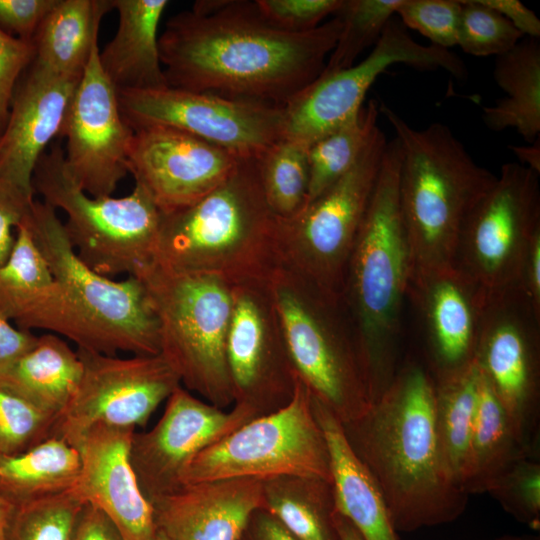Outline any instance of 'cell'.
Returning a JSON list of instances; mask_svg holds the SVG:
<instances>
[{
  "instance_id": "1",
  "label": "cell",
  "mask_w": 540,
  "mask_h": 540,
  "mask_svg": "<svg viewBox=\"0 0 540 540\" xmlns=\"http://www.w3.org/2000/svg\"><path fill=\"white\" fill-rule=\"evenodd\" d=\"M338 15L306 32L268 23L255 1H198L158 39L168 87L284 106L315 81L341 31Z\"/></svg>"
},
{
  "instance_id": "2",
  "label": "cell",
  "mask_w": 540,
  "mask_h": 540,
  "mask_svg": "<svg viewBox=\"0 0 540 540\" xmlns=\"http://www.w3.org/2000/svg\"><path fill=\"white\" fill-rule=\"evenodd\" d=\"M346 439L377 483L396 532L447 524L468 496L455 481L437 431L428 367L399 366L361 417L342 423Z\"/></svg>"
},
{
  "instance_id": "3",
  "label": "cell",
  "mask_w": 540,
  "mask_h": 540,
  "mask_svg": "<svg viewBox=\"0 0 540 540\" xmlns=\"http://www.w3.org/2000/svg\"><path fill=\"white\" fill-rule=\"evenodd\" d=\"M401 150L388 141L346 269L341 299L357 338L372 403L399 366L402 309L413 259L399 204Z\"/></svg>"
},
{
  "instance_id": "4",
  "label": "cell",
  "mask_w": 540,
  "mask_h": 540,
  "mask_svg": "<svg viewBox=\"0 0 540 540\" xmlns=\"http://www.w3.org/2000/svg\"><path fill=\"white\" fill-rule=\"evenodd\" d=\"M259 158L196 203L162 213L155 264L176 273L217 276L232 286L267 280L279 266V218L262 189Z\"/></svg>"
},
{
  "instance_id": "5",
  "label": "cell",
  "mask_w": 540,
  "mask_h": 540,
  "mask_svg": "<svg viewBox=\"0 0 540 540\" xmlns=\"http://www.w3.org/2000/svg\"><path fill=\"white\" fill-rule=\"evenodd\" d=\"M379 111L400 145L399 204L413 269L452 265L466 217L497 176L443 123L415 129L385 104Z\"/></svg>"
},
{
  "instance_id": "6",
  "label": "cell",
  "mask_w": 540,
  "mask_h": 540,
  "mask_svg": "<svg viewBox=\"0 0 540 540\" xmlns=\"http://www.w3.org/2000/svg\"><path fill=\"white\" fill-rule=\"evenodd\" d=\"M26 223L58 286L50 333L108 355L160 353L158 320L139 278L114 280L87 266L57 211L43 201L34 199Z\"/></svg>"
},
{
  "instance_id": "7",
  "label": "cell",
  "mask_w": 540,
  "mask_h": 540,
  "mask_svg": "<svg viewBox=\"0 0 540 540\" xmlns=\"http://www.w3.org/2000/svg\"><path fill=\"white\" fill-rule=\"evenodd\" d=\"M268 285L297 377L341 423L372 405L357 338L341 298L278 266Z\"/></svg>"
},
{
  "instance_id": "8",
  "label": "cell",
  "mask_w": 540,
  "mask_h": 540,
  "mask_svg": "<svg viewBox=\"0 0 540 540\" xmlns=\"http://www.w3.org/2000/svg\"><path fill=\"white\" fill-rule=\"evenodd\" d=\"M32 187L64 213L66 235L92 270L109 278L137 277L155 263L162 212L141 185L123 197H93L72 176L56 143L38 160Z\"/></svg>"
},
{
  "instance_id": "9",
  "label": "cell",
  "mask_w": 540,
  "mask_h": 540,
  "mask_svg": "<svg viewBox=\"0 0 540 540\" xmlns=\"http://www.w3.org/2000/svg\"><path fill=\"white\" fill-rule=\"evenodd\" d=\"M137 278L158 320L159 354L181 385L221 409L233 404L226 358L233 286L217 276L171 272L155 263Z\"/></svg>"
},
{
  "instance_id": "10",
  "label": "cell",
  "mask_w": 540,
  "mask_h": 540,
  "mask_svg": "<svg viewBox=\"0 0 540 540\" xmlns=\"http://www.w3.org/2000/svg\"><path fill=\"white\" fill-rule=\"evenodd\" d=\"M374 131L355 164L295 217L279 219V266L341 298L348 261L387 146Z\"/></svg>"
},
{
  "instance_id": "11",
  "label": "cell",
  "mask_w": 540,
  "mask_h": 540,
  "mask_svg": "<svg viewBox=\"0 0 540 540\" xmlns=\"http://www.w3.org/2000/svg\"><path fill=\"white\" fill-rule=\"evenodd\" d=\"M285 475L319 477L332 483L327 442L311 393L298 377L293 398L285 407L251 420L197 454L184 473L183 485L229 478L262 481Z\"/></svg>"
},
{
  "instance_id": "12",
  "label": "cell",
  "mask_w": 540,
  "mask_h": 540,
  "mask_svg": "<svg viewBox=\"0 0 540 540\" xmlns=\"http://www.w3.org/2000/svg\"><path fill=\"white\" fill-rule=\"evenodd\" d=\"M540 231L539 173L503 164L461 228L452 265L487 294L521 287L523 267Z\"/></svg>"
},
{
  "instance_id": "13",
  "label": "cell",
  "mask_w": 540,
  "mask_h": 540,
  "mask_svg": "<svg viewBox=\"0 0 540 540\" xmlns=\"http://www.w3.org/2000/svg\"><path fill=\"white\" fill-rule=\"evenodd\" d=\"M395 64L422 71L443 69L460 80L467 76L466 65L458 55L416 42L408 29L392 18L364 60L346 69L321 73L283 106V139L309 147L356 117L371 85Z\"/></svg>"
},
{
  "instance_id": "14",
  "label": "cell",
  "mask_w": 540,
  "mask_h": 540,
  "mask_svg": "<svg viewBox=\"0 0 540 540\" xmlns=\"http://www.w3.org/2000/svg\"><path fill=\"white\" fill-rule=\"evenodd\" d=\"M539 328L540 312L520 286L487 294L475 351L476 364L517 437L533 452L540 394Z\"/></svg>"
},
{
  "instance_id": "15",
  "label": "cell",
  "mask_w": 540,
  "mask_h": 540,
  "mask_svg": "<svg viewBox=\"0 0 540 540\" xmlns=\"http://www.w3.org/2000/svg\"><path fill=\"white\" fill-rule=\"evenodd\" d=\"M124 120L134 130L171 127L239 157H261L283 139V107L171 87L117 92Z\"/></svg>"
},
{
  "instance_id": "16",
  "label": "cell",
  "mask_w": 540,
  "mask_h": 540,
  "mask_svg": "<svg viewBox=\"0 0 540 540\" xmlns=\"http://www.w3.org/2000/svg\"><path fill=\"white\" fill-rule=\"evenodd\" d=\"M77 353L82 377L53 431V437L76 448L98 423L135 430L145 426L158 406L181 386L161 354L122 358L80 348Z\"/></svg>"
},
{
  "instance_id": "17",
  "label": "cell",
  "mask_w": 540,
  "mask_h": 540,
  "mask_svg": "<svg viewBox=\"0 0 540 540\" xmlns=\"http://www.w3.org/2000/svg\"><path fill=\"white\" fill-rule=\"evenodd\" d=\"M232 295L226 358L233 404L265 416L292 400L297 375L268 279L234 285Z\"/></svg>"
},
{
  "instance_id": "18",
  "label": "cell",
  "mask_w": 540,
  "mask_h": 540,
  "mask_svg": "<svg viewBox=\"0 0 540 540\" xmlns=\"http://www.w3.org/2000/svg\"><path fill=\"white\" fill-rule=\"evenodd\" d=\"M166 401L153 428L135 431L130 443V463L150 503L183 486L184 473L197 454L257 418L237 404L224 411L182 386Z\"/></svg>"
},
{
  "instance_id": "19",
  "label": "cell",
  "mask_w": 540,
  "mask_h": 540,
  "mask_svg": "<svg viewBox=\"0 0 540 540\" xmlns=\"http://www.w3.org/2000/svg\"><path fill=\"white\" fill-rule=\"evenodd\" d=\"M98 40L70 101L60 135L64 158L79 186L93 197L111 196L129 173L134 131L120 111L117 91L102 70Z\"/></svg>"
},
{
  "instance_id": "20",
  "label": "cell",
  "mask_w": 540,
  "mask_h": 540,
  "mask_svg": "<svg viewBox=\"0 0 540 540\" xmlns=\"http://www.w3.org/2000/svg\"><path fill=\"white\" fill-rule=\"evenodd\" d=\"M235 153L167 126L134 130L127 167L162 213L188 207L223 183L240 159Z\"/></svg>"
},
{
  "instance_id": "21",
  "label": "cell",
  "mask_w": 540,
  "mask_h": 540,
  "mask_svg": "<svg viewBox=\"0 0 540 540\" xmlns=\"http://www.w3.org/2000/svg\"><path fill=\"white\" fill-rule=\"evenodd\" d=\"M486 292L453 265L413 269L407 298L421 316L433 377L475 360Z\"/></svg>"
},
{
  "instance_id": "22",
  "label": "cell",
  "mask_w": 540,
  "mask_h": 540,
  "mask_svg": "<svg viewBox=\"0 0 540 540\" xmlns=\"http://www.w3.org/2000/svg\"><path fill=\"white\" fill-rule=\"evenodd\" d=\"M133 428L93 425L78 449L81 467L73 487L79 497L103 511L123 540H155L158 529L130 463Z\"/></svg>"
},
{
  "instance_id": "23",
  "label": "cell",
  "mask_w": 540,
  "mask_h": 540,
  "mask_svg": "<svg viewBox=\"0 0 540 540\" xmlns=\"http://www.w3.org/2000/svg\"><path fill=\"white\" fill-rule=\"evenodd\" d=\"M29 68L17 83L0 134V179L34 198V169L49 142L60 135L80 79L51 77Z\"/></svg>"
},
{
  "instance_id": "24",
  "label": "cell",
  "mask_w": 540,
  "mask_h": 540,
  "mask_svg": "<svg viewBox=\"0 0 540 540\" xmlns=\"http://www.w3.org/2000/svg\"><path fill=\"white\" fill-rule=\"evenodd\" d=\"M151 505L170 540H239L253 512L266 509L261 481L250 478L185 484Z\"/></svg>"
},
{
  "instance_id": "25",
  "label": "cell",
  "mask_w": 540,
  "mask_h": 540,
  "mask_svg": "<svg viewBox=\"0 0 540 540\" xmlns=\"http://www.w3.org/2000/svg\"><path fill=\"white\" fill-rule=\"evenodd\" d=\"M312 405L329 450L338 513L350 521L363 540H398L381 491L349 445L341 421L313 396Z\"/></svg>"
},
{
  "instance_id": "26",
  "label": "cell",
  "mask_w": 540,
  "mask_h": 540,
  "mask_svg": "<svg viewBox=\"0 0 540 540\" xmlns=\"http://www.w3.org/2000/svg\"><path fill=\"white\" fill-rule=\"evenodd\" d=\"M111 1L119 23L113 39L99 50L103 72L117 92L167 87L157 32L168 1Z\"/></svg>"
},
{
  "instance_id": "27",
  "label": "cell",
  "mask_w": 540,
  "mask_h": 540,
  "mask_svg": "<svg viewBox=\"0 0 540 540\" xmlns=\"http://www.w3.org/2000/svg\"><path fill=\"white\" fill-rule=\"evenodd\" d=\"M111 0H57L37 29L30 67L56 78L80 79Z\"/></svg>"
},
{
  "instance_id": "28",
  "label": "cell",
  "mask_w": 540,
  "mask_h": 540,
  "mask_svg": "<svg viewBox=\"0 0 540 540\" xmlns=\"http://www.w3.org/2000/svg\"><path fill=\"white\" fill-rule=\"evenodd\" d=\"M15 235L11 254L0 266V315L23 330L48 332L58 286L26 218L16 227Z\"/></svg>"
},
{
  "instance_id": "29",
  "label": "cell",
  "mask_w": 540,
  "mask_h": 540,
  "mask_svg": "<svg viewBox=\"0 0 540 540\" xmlns=\"http://www.w3.org/2000/svg\"><path fill=\"white\" fill-rule=\"evenodd\" d=\"M493 77L506 93L495 105L484 107L487 128L500 132L514 128L533 143L540 134V43L524 37L510 51L496 57Z\"/></svg>"
},
{
  "instance_id": "30",
  "label": "cell",
  "mask_w": 540,
  "mask_h": 540,
  "mask_svg": "<svg viewBox=\"0 0 540 540\" xmlns=\"http://www.w3.org/2000/svg\"><path fill=\"white\" fill-rule=\"evenodd\" d=\"M83 372L77 353L59 335L44 333L0 382L40 408L59 415L71 401Z\"/></svg>"
},
{
  "instance_id": "31",
  "label": "cell",
  "mask_w": 540,
  "mask_h": 540,
  "mask_svg": "<svg viewBox=\"0 0 540 540\" xmlns=\"http://www.w3.org/2000/svg\"><path fill=\"white\" fill-rule=\"evenodd\" d=\"M78 448L50 437L12 456H0V495L11 505L56 495L73 488L79 476Z\"/></svg>"
},
{
  "instance_id": "32",
  "label": "cell",
  "mask_w": 540,
  "mask_h": 540,
  "mask_svg": "<svg viewBox=\"0 0 540 540\" xmlns=\"http://www.w3.org/2000/svg\"><path fill=\"white\" fill-rule=\"evenodd\" d=\"M479 373L469 473L464 485L468 495L488 493L517 461L534 453L519 440L502 404L480 369Z\"/></svg>"
},
{
  "instance_id": "33",
  "label": "cell",
  "mask_w": 540,
  "mask_h": 540,
  "mask_svg": "<svg viewBox=\"0 0 540 540\" xmlns=\"http://www.w3.org/2000/svg\"><path fill=\"white\" fill-rule=\"evenodd\" d=\"M266 510L298 540H341L332 483L313 476L285 475L261 481Z\"/></svg>"
},
{
  "instance_id": "34",
  "label": "cell",
  "mask_w": 540,
  "mask_h": 540,
  "mask_svg": "<svg viewBox=\"0 0 540 540\" xmlns=\"http://www.w3.org/2000/svg\"><path fill=\"white\" fill-rule=\"evenodd\" d=\"M433 379L438 435L452 475L464 491L478 401L479 369L474 360L459 371Z\"/></svg>"
},
{
  "instance_id": "35",
  "label": "cell",
  "mask_w": 540,
  "mask_h": 540,
  "mask_svg": "<svg viewBox=\"0 0 540 540\" xmlns=\"http://www.w3.org/2000/svg\"><path fill=\"white\" fill-rule=\"evenodd\" d=\"M379 106L371 99L356 117L308 147L309 186L306 205L341 178L358 160L378 127Z\"/></svg>"
},
{
  "instance_id": "36",
  "label": "cell",
  "mask_w": 540,
  "mask_h": 540,
  "mask_svg": "<svg viewBox=\"0 0 540 540\" xmlns=\"http://www.w3.org/2000/svg\"><path fill=\"white\" fill-rule=\"evenodd\" d=\"M258 162L262 189L272 212L282 220L298 215L308 196V147L282 139Z\"/></svg>"
},
{
  "instance_id": "37",
  "label": "cell",
  "mask_w": 540,
  "mask_h": 540,
  "mask_svg": "<svg viewBox=\"0 0 540 540\" xmlns=\"http://www.w3.org/2000/svg\"><path fill=\"white\" fill-rule=\"evenodd\" d=\"M402 0H344L337 12L341 31L322 73L352 66L357 57L375 45Z\"/></svg>"
},
{
  "instance_id": "38",
  "label": "cell",
  "mask_w": 540,
  "mask_h": 540,
  "mask_svg": "<svg viewBox=\"0 0 540 540\" xmlns=\"http://www.w3.org/2000/svg\"><path fill=\"white\" fill-rule=\"evenodd\" d=\"M85 504L71 488L15 506L6 540H74Z\"/></svg>"
},
{
  "instance_id": "39",
  "label": "cell",
  "mask_w": 540,
  "mask_h": 540,
  "mask_svg": "<svg viewBox=\"0 0 540 540\" xmlns=\"http://www.w3.org/2000/svg\"><path fill=\"white\" fill-rule=\"evenodd\" d=\"M57 418L0 382V456L22 453L53 437Z\"/></svg>"
},
{
  "instance_id": "40",
  "label": "cell",
  "mask_w": 540,
  "mask_h": 540,
  "mask_svg": "<svg viewBox=\"0 0 540 540\" xmlns=\"http://www.w3.org/2000/svg\"><path fill=\"white\" fill-rule=\"evenodd\" d=\"M457 46L476 56H500L524 36L500 13L481 0H460Z\"/></svg>"
},
{
  "instance_id": "41",
  "label": "cell",
  "mask_w": 540,
  "mask_h": 540,
  "mask_svg": "<svg viewBox=\"0 0 540 540\" xmlns=\"http://www.w3.org/2000/svg\"><path fill=\"white\" fill-rule=\"evenodd\" d=\"M518 521L540 524V464L533 456L517 461L488 491Z\"/></svg>"
},
{
  "instance_id": "42",
  "label": "cell",
  "mask_w": 540,
  "mask_h": 540,
  "mask_svg": "<svg viewBox=\"0 0 540 540\" xmlns=\"http://www.w3.org/2000/svg\"><path fill=\"white\" fill-rule=\"evenodd\" d=\"M460 0H402L396 10L405 28L418 31L432 45H457Z\"/></svg>"
},
{
  "instance_id": "43",
  "label": "cell",
  "mask_w": 540,
  "mask_h": 540,
  "mask_svg": "<svg viewBox=\"0 0 540 540\" xmlns=\"http://www.w3.org/2000/svg\"><path fill=\"white\" fill-rule=\"evenodd\" d=\"M344 0H256L261 16L271 25L288 32H306L337 14Z\"/></svg>"
},
{
  "instance_id": "44",
  "label": "cell",
  "mask_w": 540,
  "mask_h": 540,
  "mask_svg": "<svg viewBox=\"0 0 540 540\" xmlns=\"http://www.w3.org/2000/svg\"><path fill=\"white\" fill-rule=\"evenodd\" d=\"M33 58L32 41L12 36L0 28V134L6 125L20 76L24 74Z\"/></svg>"
},
{
  "instance_id": "45",
  "label": "cell",
  "mask_w": 540,
  "mask_h": 540,
  "mask_svg": "<svg viewBox=\"0 0 540 540\" xmlns=\"http://www.w3.org/2000/svg\"><path fill=\"white\" fill-rule=\"evenodd\" d=\"M57 0H0V28L32 41L40 24Z\"/></svg>"
},
{
  "instance_id": "46",
  "label": "cell",
  "mask_w": 540,
  "mask_h": 540,
  "mask_svg": "<svg viewBox=\"0 0 540 540\" xmlns=\"http://www.w3.org/2000/svg\"><path fill=\"white\" fill-rule=\"evenodd\" d=\"M34 198L0 179V266L9 258L16 235L13 229L27 217Z\"/></svg>"
},
{
  "instance_id": "47",
  "label": "cell",
  "mask_w": 540,
  "mask_h": 540,
  "mask_svg": "<svg viewBox=\"0 0 540 540\" xmlns=\"http://www.w3.org/2000/svg\"><path fill=\"white\" fill-rule=\"evenodd\" d=\"M37 337L32 331L14 327L0 315V377L33 347Z\"/></svg>"
},
{
  "instance_id": "48",
  "label": "cell",
  "mask_w": 540,
  "mask_h": 540,
  "mask_svg": "<svg viewBox=\"0 0 540 540\" xmlns=\"http://www.w3.org/2000/svg\"><path fill=\"white\" fill-rule=\"evenodd\" d=\"M74 540H123L111 519L97 507L86 503Z\"/></svg>"
},
{
  "instance_id": "49",
  "label": "cell",
  "mask_w": 540,
  "mask_h": 540,
  "mask_svg": "<svg viewBox=\"0 0 540 540\" xmlns=\"http://www.w3.org/2000/svg\"><path fill=\"white\" fill-rule=\"evenodd\" d=\"M506 18L524 37L539 38L540 19L518 0H481Z\"/></svg>"
},
{
  "instance_id": "50",
  "label": "cell",
  "mask_w": 540,
  "mask_h": 540,
  "mask_svg": "<svg viewBox=\"0 0 540 540\" xmlns=\"http://www.w3.org/2000/svg\"><path fill=\"white\" fill-rule=\"evenodd\" d=\"M239 540H298L268 510L257 509L251 515Z\"/></svg>"
},
{
  "instance_id": "51",
  "label": "cell",
  "mask_w": 540,
  "mask_h": 540,
  "mask_svg": "<svg viewBox=\"0 0 540 540\" xmlns=\"http://www.w3.org/2000/svg\"><path fill=\"white\" fill-rule=\"evenodd\" d=\"M521 288L535 309L540 312V231L534 235L528 249L523 267Z\"/></svg>"
},
{
  "instance_id": "52",
  "label": "cell",
  "mask_w": 540,
  "mask_h": 540,
  "mask_svg": "<svg viewBox=\"0 0 540 540\" xmlns=\"http://www.w3.org/2000/svg\"><path fill=\"white\" fill-rule=\"evenodd\" d=\"M520 160V164L540 174V141L536 139L532 146H510Z\"/></svg>"
},
{
  "instance_id": "53",
  "label": "cell",
  "mask_w": 540,
  "mask_h": 540,
  "mask_svg": "<svg viewBox=\"0 0 540 540\" xmlns=\"http://www.w3.org/2000/svg\"><path fill=\"white\" fill-rule=\"evenodd\" d=\"M335 524L341 540H363L350 521L338 511L335 514Z\"/></svg>"
},
{
  "instance_id": "54",
  "label": "cell",
  "mask_w": 540,
  "mask_h": 540,
  "mask_svg": "<svg viewBox=\"0 0 540 540\" xmlns=\"http://www.w3.org/2000/svg\"><path fill=\"white\" fill-rule=\"evenodd\" d=\"M13 510L14 506L0 495V540H6L7 530Z\"/></svg>"
},
{
  "instance_id": "55",
  "label": "cell",
  "mask_w": 540,
  "mask_h": 540,
  "mask_svg": "<svg viewBox=\"0 0 540 540\" xmlns=\"http://www.w3.org/2000/svg\"><path fill=\"white\" fill-rule=\"evenodd\" d=\"M497 540H530V539H527V538H522V537H516V536H505V537H501Z\"/></svg>"
},
{
  "instance_id": "56",
  "label": "cell",
  "mask_w": 540,
  "mask_h": 540,
  "mask_svg": "<svg viewBox=\"0 0 540 540\" xmlns=\"http://www.w3.org/2000/svg\"><path fill=\"white\" fill-rule=\"evenodd\" d=\"M155 540H170V539L163 532L158 530Z\"/></svg>"
}]
</instances>
